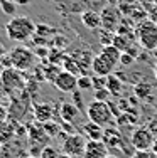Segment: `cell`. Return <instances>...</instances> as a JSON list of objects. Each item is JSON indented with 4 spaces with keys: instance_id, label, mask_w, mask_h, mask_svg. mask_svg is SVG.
<instances>
[{
    "instance_id": "obj_1",
    "label": "cell",
    "mask_w": 157,
    "mask_h": 158,
    "mask_svg": "<svg viewBox=\"0 0 157 158\" xmlns=\"http://www.w3.org/2000/svg\"><path fill=\"white\" fill-rule=\"evenodd\" d=\"M120 56L122 51H118L113 44L103 46L100 54L93 57L91 71L96 76H110V74H113L115 67L120 64Z\"/></svg>"
},
{
    "instance_id": "obj_2",
    "label": "cell",
    "mask_w": 157,
    "mask_h": 158,
    "mask_svg": "<svg viewBox=\"0 0 157 158\" xmlns=\"http://www.w3.org/2000/svg\"><path fill=\"white\" fill-rule=\"evenodd\" d=\"M34 32H36V24L29 17L24 15H14L5 25L7 37L14 42H24V40L31 39L34 35Z\"/></svg>"
},
{
    "instance_id": "obj_3",
    "label": "cell",
    "mask_w": 157,
    "mask_h": 158,
    "mask_svg": "<svg viewBox=\"0 0 157 158\" xmlns=\"http://www.w3.org/2000/svg\"><path fill=\"white\" fill-rule=\"evenodd\" d=\"M137 42L142 49L154 52L157 49V22L152 19H144L137 24Z\"/></svg>"
},
{
    "instance_id": "obj_4",
    "label": "cell",
    "mask_w": 157,
    "mask_h": 158,
    "mask_svg": "<svg viewBox=\"0 0 157 158\" xmlns=\"http://www.w3.org/2000/svg\"><path fill=\"white\" fill-rule=\"evenodd\" d=\"M111 104H108L107 101H96L93 99L89 103L88 110H86V114H88V119L100 126H108L113 119V111H111Z\"/></svg>"
},
{
    "instance_id": "obj_5",
    "label": "cell",
    "mask_w": 157,
    "mask_h": 158,
    "mask_svg": "<svg viewBox=\"0 0 157 158\" xmlns=\"http://www.w3.org/2000/svg\"><path fill=\"white\" fill-rule=\"evenodd\" d=\"M34 61H36V54L32 51H29L27 47L19 46L10 51V66L19 71L31 69L34 66Z\"/></svg>"
},
{
    "instance_id": "obj_6",
    "label": "cell",
    "mask_w": 157,
    "mask_h": 158,
    "mask_svg": "<svg viewBox=\"0 0 157 158\" xmlns=\"http://www.w3.org/2000/svg\"><path fill=\"white\" fill-rule=\"evenodd\" d=\"M86 143L88 141L83 135H69L64 140V143H63V152L73 158L83 156L85 150H86Z\"/></svg>"
},
{
    "instance_id": "obj_7",
    "label": "cell",
    "mask_w": 157,
    "mask_h": 158,
    "mask_svg": "<svg viewBox=\"0 0 157 158\" xmlns=\"http://www.w3.org/2000/svg\"><path fill=\"white\" fill-rule=\"evenodd\" d=\"M130 141H132V146L135 150H152L155 136H154V133H152V130L142 126V128H137L132 133Z\"/></svg>"
},
{
    "instance_id": "obj_8",
    "label": "cell",
    "mask_w": 157,
    "mask_h": 158,
    "mask_svg": "<svg viewBox=\"0 0 157 158\" xmlns=\"http://www.w3.org/2000/svg\"><path fill=\"white\" fill-rule=\"evenodd\" d=\"M52 82H54L56 89H59L61 93H74L78 88V76L68 73V71H61Z\"/></svg>"
},
{
    "instance_id": "obj_9",
    "label": "cell",
    "mask_w": 157,
    "mask_h": 158,
    "mask_svg": "<svg viewBox=\"0 0 157 158\" xmlns=\"http://www.w3.org/2000/svg\"><path fill=\"white\" fill-rule=\"evenodd\" d=\"M2 82L7 89L10 91H17V89L24 88V79H22V74L19 73V69L15 67H9V69L2 71Z\"/></svg>"
},
{
    "instance_id": "obj_10",
    "label": "cell",
    "mask_w": 157,
    "mask_h": 158,
    "mask_svg": "<svg viewBox=\"0 0 157 158\" xmlns=\"http://www.w3.org/2000/svg\"><path fill=\"white\" fill-rule=\"evenodd\" d=\"M85 158H107L108 156V145L103 140H89L85 150Z\"/></svg>"
},
{
    "instance_id": "obj_11",
    "label": "cell",
    "mask_w": 157,
    "mask_h": 158,
    "mask_svg": "<svg viewBox=\"0 0 157 158\" xmlns=\"http://www.w3.org/2000/svg\"><path fill=\"white\" fill-rule=\"evenodd\" d=\"M102 27L108 32H113L120 27V17H118V12L111 7H107V9L102 10Z\"/></svg>"
},
{
    "instance_id": "obj_12",
    "label": "cell",
    "mask_w": 157,
    "mask_h": 158,
    "mask_svg": "<svg viewBox=\"0 0 157 158\" xmlns=\"http://www.w3.org/2000/svg\"><path fill=\"white\" fill-rule=\"evenodd\" d=\"M34 114H36V119H37V121H41V123H47V121H51V119H52L54 110H52L51 104L42 103V104H37V106H36Z\"/></svg>"
},
{
    "instance_id": "obj_13",
    "label": "cell",
    "mask_w": 157,
    "mask_h": 158,
    "mask_svg": "<svg viewBox=\"0 0 157 158\" xmlns=\"http://www.w3.org/2000/svg\"><path fill=\"white\" fill-rule=\"evenodd\" d=\"M81 20L88 29H98L102 25V15L98 12H93V10H86L81 14Z\"/></svg>"
},
{
    "instance_id": "obj_14",
    "label": "cell",
    "mask_w": 157,
    "mask_h": 158,
    "mask_svg": "<svg viewBox=\"0 0 157 158\" xmlns=\"http://www.w3.org/2000/svg\"><path fill=\"white\" fill-rule=\"evenodd\" d=\"M133 37L135 35H123V34H115L111 37V44L118 49V51L125 52L127 49L132 47V42H133Z\"/></svg>"
},
{
    "instance_id": "obj_15",
    "label": "cell",
    "mask_w": 157,
    "mask_h": 158,
    "mask_svg": "<svg viewBox=\"0 0 157 158\" xmlns=\"http://www.w3.org/2000/svg\"><path fill=\"white\" fill-rule=\"evenodd\" d=\"M78 113H80V108L74 106L73 103H63L61 106V118L68 123H73L74 119L78 118Z\"/></svg>"
},
{
    "instance_id": "obj_16",
    "label": "cell",
    "mask_w": 157,
    "mask_h": 158,
    "mask_svg": "<svg viewBox=\"0 0 157 158\" xmlns=\"http://www.w3.org/2000/svg\"><path fill=\"white\" fill-rule=\"evenodd\" d=\"M83 133H86V136L89 140H102L105 131L100 125H96V123H93V121H88L86 125L83 126Z\"/></svg>"
},
{
    "instance_id": "obj_17",
    "label": "cell",
    "mask_w": 157,
    "mask_h": 158,
    "mask_svg": "<svg viewBox=\"0 0 157 158\" xmlns=\"http://www.w3.org/2000/svg\"><path fill=\"white\" fill-rule=\"evenodd\" d=\"M64 71H68V73L74 74V76H78V77L86 76V74H85V69L81 67V64L73 57H64Z\"/></svg>"
},
{
    "instance_id": "obj_18",
    "label": "cell",
    "mask_w": 157,
    "mask_h": 158,
    "mask_svg": "<svg viewBox=\"0 0 157 158\" xmlns=\"http://www.w3.org/2000/svg\"><path fill=\"white\" fill-rule=\"evenodd\" d=\"M107 89L110 91V94H113V96L120 94L122 93V81L117 76H113V74L107 76Z\"/></svg>"
},
{
    "instance_id": "obj_19",
    "label": "cell",
    "mask_w": 157,
    "mask_h": 158,
    "mask_svg": "<svg viewBox=\"0 0 157 158\" xmlns=\"http://www.w3.org/2000/svg\"><path fill=\"white\" fill-rule=\"evenodd\" d=\"M17 7L19 5H15L12 0H0V10H2L5 15H12L14 17V14L17 12Z\"/></svg>"
},
{
    "instance_id": "obj_20",
    "label": "cell",
    "mask_w": 157,
    "mask_h": 158,
    "mask_svg": "<svg viewBox=\"0 0 157 158\" xmlns=\"http://www.w3.org/2000/svg\"><path fill=\"white\" fill-rule=\"evenodd\" d=\"M78 88L83 91V89H89L93 88V79L89 76H80L78 77Z\"/></svg>"
},
{
    "instance_id": "obj_21",
    "label": "cell",
    "mask_w": 157,
    "mask_h": 158,
    "mask_svg": "<svg viewBox=\"0 0 157 158\" xmlns=\"http://www.w3.org/2000/svg\"><path fill=\"white\" fill-rule=\"evenodd\" d=\"M91 79H93V88H95V91L96 89L107 88V76H95Z\"/></svg>"
},
{
    "instance_id": "obj_22",
    "label": "cell",
    "mask_w": 157,
    "mask_h": 158,
    "mask_svg": "<svg viewBox=\"0 0 157 158\" xmlns=\"http://www.w3.org/2000/svg\"><path fill=\"white\" fill-rule=\"evenodd\" d=\"M133 62H135V56H132L130 52H122V56H120L122 66H132Z\"/></svg>"
},
{
    "instance_id": "obj_23",
    "label": "cell",
    "mask_w": 157,
    "mask_h": 158,
    "mask_svg": "<svg viewBox=\"0 0 157 158\" xmlns=\"http://www.w3.org/2000/svg\"><path fill=\"white\" fill-rule=\"evenodd\" d=\"M108 96H110V91H108L107 88L96 89V91H95V99H96V101H107Z\"/></svg>"
},
{
    "instance_id": "obj_24",
    "label": "cell",
    "mask_w": 157,
    "mask_h": 158,
    "mask_svg": "<svg viewBox=\"0 0 157 158\" xmlns=\"http://www.w3.org/2000/svg\"><path fill=\"white\" fill-rule=\"evenodd\" d=\"M41 158H59V155L54 152V148H51V146H46V148L41 152Z\"/></svg>"
},
{
    "instance_id": "obj_25",
    "label": "cell",
    "mask_w": 157,
    "mask_h": 158,
    "mask_svg": "<svg viewBox=\"0 0 157 158\" xmlns=\"http://www.w3.org/2000/svg\"><path fill=\"white\" fill-rule=\"evenodd\" d=\"M154 156L155 155L149 150H135V155H133V158H154Z\"/></svg>"
},
{
    "instance_id": "obj_26",
    "label": "cell",
    "mask_w": 157,
    "mask_h": 158,
    "mask_svg": "<svg viewBox=\"0 0 157 158\" xmlns=\"http://www.w3.org/2000/svg\"><path fill=\"white\" fill-rule=\"evenodd\" d=\"M137 3H139V5H142L144 7L145 10H150L152 7L155 5V0H135Z\"/></svg>"
},
{
    "instance_id": "obj_27",
    "label": "cell",
    "mask_w": 157,
    "mask_h": 158,
    "mask_svg": "<svg viewBox=\"0 0 157 158\" xmlns=\"http://www.w3.org/2000/svg\"><path fill=\"white\" fill-rule=\"evenodd\" d=\"M80 93H81V91H74V93H71V94H73V101H74V106H78V108H80L81 104H83V98L80 96Z\"/></svg>"
},
{
    "instance_id": "obj_28",
    "label": "cell",
    "mask_w": 157,
    "mask_h": 158,
    "mask_svg": "<svg viewBox=\"0 0 157 158\" xmlns=\"http://www.w3.org/2000/svg\"><path fill=\"white\" fill-rule=\"evenodd\" d=\"M15 5H19V7H24V5H27V3H31L32 0H12Z\"/></svg>"
},
{
    "instance_id": "obj_29",
    "label": "cell",
    "mask_w": 157,
    "mask_h": 158,
    "mask_svg": "<svg viewBox=\"0 0 157 158\" xmlns=\"http://www.w3.org/2000/svg\"><path fill=\"white\" fill-rule=\"evenodd\" d=\"M152 153L157 156V138H155V141H154V145H152Z\"/></svg>"
},
{
    "instance_id": "obj_30",
    "label": "cell",
    "mask_w": 157,
    "mask_h": 158,
    "mask_svg": "<svg viewBox=\"0 0 157 158\" xmlns=\"http://www.w3.org/2000/svg\"><path fill=\"white\" fill-rule=\"evenodd\" d=\"M59 158H73V156H69V155H66V153H63V155H59Z\"/></svg>"
},
{
    "instance_id": "obj_31",
    "label": "cell",
    "mask_w": 157,
    "mask_h": 158,
    "mask_svg": "<svg viewBox=\"0 0 157 158\" xmlns=\"http://www.w3.org/2000/svg\"><path fill=\"white\" fill-rule=\"evenodd\" d=\"M154 76H155V79H157V64L154 66Z\"/></svg>"
},
{
    "instance_id": "obj_32",
    "label": "cell",
    "mask_w": 157,
    "mask_h": 158,
    "mask_svg": "<svg viewBox=\"0 0 157 158\" xmlns=\"http://www.w3.org/2000/svg\"><path fill=\"white\" fill-rule=\"evenodd\" d=\"M107 158H118V156H113V155H108Z\"/></svg>"
},
{
    "instance_id": "obj_33",
    "label": "cell",
    "mask_w": 157,
    "mask_h": 158,
    "mask_svg": "<svg viewBox=\"0 0 157 158\" xmlns=\"http://www.w3.org/2000/svg\"><path fill=\"white\" fill-rule=\"evenodd\" d=\"M154 52H155V54H157V49H155V51H154Z\"/></svg>"
},
{
    "instance_id": "obj_34",
    "label": "cell",
    "mask_w": 157,
    "mask_h": 158,
    "mask_svg": "<svg viewBox=\"0 0 157 158\" xmlns=\"http://www.w3.org/2000/svg\"><path fill=\"white\" fill-rule=\"evenodd\" d=\"M155 5H157V0H155Z\"/></svg>"
},
{
    "instance_id": "obj_35",
    "label": "cell",
    "mask_w": 157,
    "mask_h": 158,
    "mask_svg": "<svg viewBox=\"0 0 157 158\" xmlns=\"http://www.w3.org/2000/svg\"><path fill=\"white\" fill-rule=\"evenodd\" d=\"M29 158H32V156H29Z\"/></svg>"
},
{
    "instance_id": "obj_36",
    "label": "cell",
    "mask_w": 157,
    "mask_h": 158,
    "mask_svg": "<svg viewBox=\"0 0 157 158\" xmlns=\"http://www.w3.org/2000/svg\"><path fill=\"white\" fill-rule=\"evenodd\" d=\"M155 22H157V19H155Z\"/></svg>"
}]
</instances>
